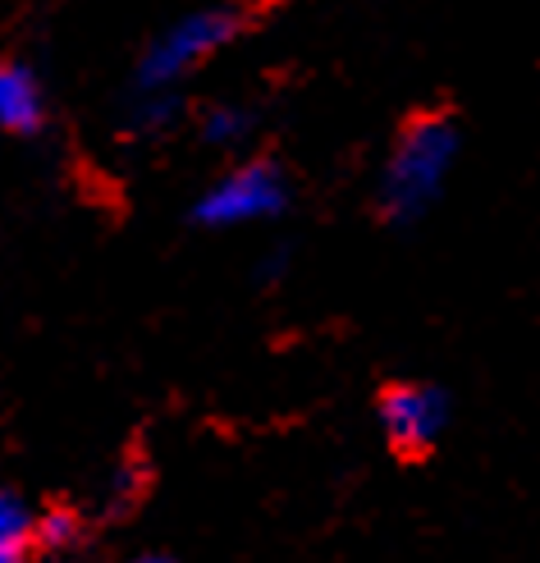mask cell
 Wrapping results in <instances>:
<instances>
[{"mask_svg":"<svg viewBox=\"0 0 540 563\" xmlns=\"http://www.w3.org/2000/svg\"><path fill=\"white\" fill-rule=\"evenodd\" d=\"M289 207V175L275 161L257 156L224 170L192 202V224L202 230H239V224H266Z\"/></svg>","mask_w":540,"mask_h":563,"instance_id":"3","label":"cell"},{"mask_svg":"<svg viewBox=\"0 0 540 563\" xmlns=\"http://www.w3.org/2000/svg\"><path fill=\"white\" fill-rule=\"evenodd\" d=\"M46 129V92L33 65L0 60V133L33 137Z\"/></svg>","mask_w":540,"mask_h":563,"instance_id":"5","label":"cell"},{"mask_svg":"<svg viewBox=\"0 0 540 563\" xmlns=\"http://www.w3.org/2000/svg\"><path fill=\"white\" fill-rule=\"evenodd\" d=\"M243 27H247L243 5H211V10H192V14L175 19L165 33H156L142 46L137 65H133V97L179 92V82L202 69L211 55H220Z\"/></svg>","mask_w":540,"mask_h":563,"instance_id":"2","label":"cell"},{"mask_svg":"<svg viewBox=\"0 0 540 563\" xmlns=\"http://www.w3.org/2000/svg\"><path fill=\"white\" fill-rule=\"evenodd\" d=\"M0 563H27V554H19V559H0Z\"/></svg>","mask_w":540,"mask_h":563,"instance_id":"11","label":"cell"},{"mask_svg":"<svg viewBox=\"0 0 540 563\" xmlns=\"http://www.w3.org/2000/svg\"><path fill=\"white\" fill-rule=\"evenodd\" d=\"M37 518L33 509L14 495V490H0V559H19L27 554V545H33L37 537Z\"/></svg>","mask_w":540,"mask_h":563,"instance_id":"6","label":"cell"},{"mask_svg":"<svg viewBox=\"0 0 540 563\" xmlns=\"http://www.w3.org/2000/svg\"><path fill=\"white\" fill-rule=\"evenodd\" d=\"M459 152H463V133L449 110H421V115H412L399 129V137H394L389 161L381 170V197H376L381 216L389 224H417L444 197V184L453 175V165H459Z\"/></svg>","mask_w":540,"mask_h":563,"instance_id":"1","label":"cell"},{"mask_svg":"<svg viewBox=\"0 0 540 563\" xmlns=\"http://www.w3.org/2000/svg\"><path fill=\"white\" fill-rule=\"evenodd\" d=\"M60 563H65V559H60Z\"/></svg>","mask_w":540,"mask_h":563,"instance_id":"12","label":"cell"},{"mask_svg":"<svg viewBox=\"0 0 540 563\" xmlns=\"http://www.w3.org/2000/svg\"><path fill=\"white\" fill-rule=\"evenodd\" d=\"M376 417H381L385 440L394 444V454L426 459L440 444L444 427H449V399H444V389H436V385L399 380V385L381 389Z\"/></svg>","mask_w":540,"mask_h":563,"instance_id":"4","label":"cell"},{"mask_svg":"<svg viewBox=\"0 0 540 563\" xmlns=\"http://www.w3.org/2000/svg\"><path fill=\"white\" fill-rule=\"evenodd\" d=\"M252 110H243V106H211L207 115H202V137L211 147H239L243 137L252 133Z\"/></svg>","mask_w":540,"mask_h":563,"instance_id":"7","label":"cell"},{"mask_svg":"<svg viewBox=\"0 0 540 563\" xmlns=\"http://www.w3.org/2000/svg\"><path fill=\"white\" fill-rule=\"evenodd\" d=\"M33 537H42L46 550H69V545H78V518L74 514H46Z\"/></svg>","mask_w":540,"mask_h":563,"instance_id":"9","label":"cell"},{"mask_svg":"<svg viewBox=\"0 0 540 563\" xmlns=\"http://www.w3.org/2000/svg\"><path fill=\"white\" fill-rule=\"evenodd\" d=\"M184 110L179 92H152V97H133L129 106V124L137 133H165L169 124H175V115Z\"/></svg>","mask_w":540,"mask_h":563,"instance_id":"8","label":"cell"},{"mask_svg":"<svg viewBox=\"0 0 540 563\" xmlns=\"http://www.w3.org/2000/svg\"><path fill=\"white\" fill-rule=\"evenodd\" d=\"M133 563H175V559H165V554H142V559H133Z\"/></svg>","mask_w":540,"mask_h":563,"instance_id":"10","label":"cell"}]
</instances>
